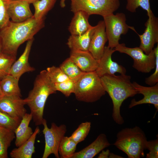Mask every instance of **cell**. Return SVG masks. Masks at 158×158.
Returning <instances> with one entry per match:
<instances>
[{"label":"cell","instance_id":"obj_1","mask_svg":"<svg viewBox=\"0 0 158 158\" xmlns=\"http://www.w3.org/2000/svg\"><path fill=\"white\" fill-rule=\"evenodd\" d=\"M44 19L38 20L33 16L24 21H10L0 30L2 52L16 56L19 46L33 36L44 26Z\"/></svg>","mask_w":158,"mask_h":158},{"label":"cell","instance_id":"obj_2","mask_svg":"<svg viewBox=\"0 0 158 158\" xmlns=\"http://www.w3.org/2000/svg\"><path fill=\"white\" fill-rule=\"evenodd\" d=\"M130 79V76L126 74L118 75L106 74L100 78L102 85L112 102V118L115 122L120 125L124 123L120 113V108L123 102L128 97L138 94Z\"/></svg>","mask_w":158,"mask_h":158},{"label":"cell","instance_id":"obj_3","mask_svg":"<svg viewBox=\"0 0 158 158\" xmlns=\"http://www.w3.org/2000/svg\"><path fill=\"white\" fill-rule=\"evenodd\" d=\"M54 84L49 77L46 70L41 71L37 76L33 89L28 97L24 99L28 106L32 119L36 126L42 125L44 120V109L47 100L49 95L55 93Z\"/></svg>","mask_w":158,"mask_h":158},{"label":"cell","instance_id":"obj_4","mask_svg":"<svg viewBox=\"0 0 158 158\" xmlns=\"http://www.w3.org/2000/svg\"><path fill=\"white\" fill-rule=\"evenodd\" d=\"M147 140L144 132L139 126L126 128L117 134L114 145L125 153L128 158L144 157Z\"/></svg>","mask_w":158,"mask_h":158},{"label":"cell","instance_id":"obj_5","mask_svg":"<svg viewBox=\"0 0 158 158\" xmlns=\"http://www.w3.org/2000/svg\"><path fill=\"white\" fill-rule=\"evenodd\" d=\"M106 93L100 78L94 71L84 72L79 78L74 94L79 101L92 103L99 100Z\"/></svg>","mask_w":158,"mask_h":158},{"label":"cell","instance_id":"obj_6","mask_svg":"<svg viewBox=\"0 0 158 158\" xmlns=\"http://www.w3.org/2000/svg\"><path fill=\"white\" fill-rule=\"evenodd\" d=\"M71 0V11L73 13L81 11L90 16L96 14L103 17L113 13L120 6L119 0Z\"/></svg>","mask_w":158,"mask_h":158},{"label":"cell","instance_id":"obj_7","mask_svg":"<svg viewBox=\"0 0 158 158\" xmlns=\"http://www.w3.org/2000/svg\"><path fill=\"white\" fill-rule=\"evenodd\" d=\"M109 47L114 49L119 43L122 35L127 33L131 26L126 23L125 15L118 13H111L103 17Z\"/></svg>","mask_w":158,"mask_h":158},{"label":"cell","instance_id":"obj_8","mask_svg":"<svg viewBox=\"0 0 158 158\" xmlns=\"http://www.w3.org/2000/svg\"><path fill=\"white\" fill-rule=\"evenodd\" d=\"M114 49L116 51L132 57L133 60V67L139 72L149 73L155 68V56L154 49L147 54L139 47H128L124 43L119 44Z\"/></svg>","mask_w":158,"mask_h":158},{"label":"cell","instance_id":"obj_9","mask_svg":"<svg viewBox=\"0 0 158 158\" xmlns=\"http://www.w3.org/2000/svg\"><path fill=\"white\" fill-rule=\"evenodd\" d=\"M42 125V130L44 135L45 145L42 158H47L53 154L57 158L59 157L58 149L60 143L66 132V127L65 124L57 126L52 123L50 128L47 126L46 120L44 119Z\"/></svg>","mask_w":158,"mask_h":158},{"label":"cell","instance_id":"obj_10","mask_svg":"<svg viewBox=\"0 0 158 158\" xmlns=\"http://www.w3.org/2000/svg\"><path fill=\"white\" fill-rule=\"evenodd\" d=\"M148 16V18L145 23L146 28L142 34H138L133 27L130 28L138 35L140 40L139 47L147 54L151 52L154 44L158 42V18L153 13Z\"/></svg>","mask_w":158,"mask_h":158},{"label":"cell","instance_id":"obj_11","mask_svg":"<svg viewBox=\"0 0 158 158\" xmlns=\"http://www.w3.org/2000/svg\"><path fill=\"white\" fill-rule=\"evenodd\" d=\"M16 95L4 96L0 99V111L9 116L21 119L26 113L24 99Z\"/></svg>","mask_w":158,"mask_h":158},{"label":"cell","instance_id":"obj_12","mask_svg":"<svg viewBox=\"0 0 158 158\" xmlns=\"http://www.w3.org/2000/svg\"><path fill=\"white\" fill-rule=\"evenodd\" d=\"M115 51L114 49L105 46L103 54L99 60L98 67L95 71L100 78L106 74H114L116 73L126 74V68L112 59V55Z\"/></svg>","mask_w":158,"mask_h":158},{"label":"cell","instance_id":"obj_13","mask_svg":"<svg viewBox=\"0 0 158 158\" xmlns=\"http://www.w3.org/2000/svg\"><path fill=\"white\" fill-rule=\"evenodd\" d=\"M108 41L104 20L99 21L92 35L88 49L94 58L99 60L102 56Z\"/></svg>","mask_w":158,"mask_h":158},{"label":"cell","instance_id":"obj_14","mask_svg":"<svg viewBox=\"0 0 158 158\" xmlns=\"http://www.w3.org/2000/svg\"><path fill=\"white\" fill-rule=\"evenodd\" d=\"M8 13L11 21L20 22L33 16L30 8V4L19 0H5Z\"/></svg>","mask_w":158,"mask_h":158},{"label":"cell","instance_id":"obj_15","mask_svg":"<svg viewBox=\"0 0 158 158\" xmlns=\"http://www.w3.org/2000/svg\"><path fill=\"white\" fill-rule=\"evenodd\" d=\"M132 84L134 88L138 91V94H141L144 96L142 99L136 101L132 99L129 105V108L140 104H153L157 110H158V83L150 87L141 85L136 82Z\"/></svg>","mask_w":158,"mask_h":158},{"label":"cell","instance_id":"obj_16","mask_svg":"<svg viewBox=\"0 0 158 158\" xmlns=\"http://www.w3.org/2000/svg\"><path fill=\"white\" fill-rule=\"evenodd\" d=\"M69 58L84 72L95 71L98 66L99 60L88 51L71 50Z\"/></svg>","mask_w":158,"mask_h":158},{"label":"cell","instance_id":"obj_17","mask_svg":"<svg viewBox=\"0 0 158 158\" xmlns=\"http://www.w3.org/2000/svg\"><path fill=\"white\" fill-rule=\"evenodd\" d=\"M33 40L34 38H33L27 41L23 54L12 65L9 75L19 80L21 76L24 73L35 70V68L31 67L28 62L29 54Z\"/></svg>","mask_w":158,"mask_h":158},{"label":"cell","instance_id":"obj_18","mask_svg":"<svg viewBox=\"0 0 158 158\" xmlns=\"http://www.w3.org/2000/svg\"><path fill=\"white\" fill-rule=\"evenodd\" d=\"M110 145L106 135L101 133L89 145L79 151L75 152L72 158H92Z\"/></svg>","mask_w":158,"mask_h":158},{"label":"cell","instance_id":"obj_19","mask_svg":"<svg viewBox=\"0 0 158 158\" xmlns=\"http://www.w3.org/2000/svg\"><path fill=\"white\" fill-rule=\"evenodd\" d=\"M68 27V30L71 35H80L86 32L92 26L88 19L90 16L86 12L81 11L74 13Z\"/></svg>","mask_w":158,"mask_h":158},{"label":"cell","instance_id":"obj_20","mask_svg":"<svg viewBox=\"0 0 158 158\" xmlns=\"http://www.w3.org/2000/svg\"><path fill=\"white\" fill-rule=\"evenodd\" d=\"M40 132L37 126L30 137L17 148L13 149L10 153L11 158H31L35 153V143L37 135Z\"/></svg>","mask_w":158,"mask_h":158},{"label":"cell","instance_id":"obj_21","mask_svg":"<svg viewBox=\"0 0 158 158\" xmlns=\"http://www.w3.org/2000/svg\"><path fill=\"white\" fill-rule=\"evenodd\" d=\"M32 119V114L27 113L22 117L20 123L14 131L15 135V144L18 147L27 140L33 133L32 129L29 126Z\"/></svg>","mask_w":158,"mask_h":158},{"label":"cell","instance_id":"obj_22","mask_svg":"<svg viewBox=\"0 0 158 158\" xmlns=\"http://www.w3.org/2000/svg\"><path fill=\"white\" fill-rule=\"evenodd\" d=\"M95 26H92L85 33L80 35H71L67 44L71 50L88 51L92 35Z\"/></svg>","mask_w":158,"mask_h":158},{"label":"cell","instance_id":"obj_23","mask_svg":"<svg viewBox=\"0 0 158 158\" xmlns=\"http://www.w3.org/2000/svg\"><path fill=\"white\" fill-rule=\"evenodd\" d=\"M19 80L10 75L0 81V85L4 96L16 95L21 97L18 85Z\"/></svg>","mask_w":158,"mask_h":158},{"label":"cell","instance_id":"obj_24","mask_svg":"<svg viewBox=\"0 0 158 158\" xmlns=\"http://www.w3.org/2000/svg\"><path fill=\"white\" fill-rule=\"evenodd\" d=\"M15 138L13 130L0 126V158L8 157V149Z\"/></svg>","mask_w":158,"mask_h":158},{"label":"cell","instance_id":"obj_25","mask_svg":"<svg viewBox=\"0 0 158 158\" xmlns=\"http://www.w3.org/2000/svg\"><path fill=\"white\" fill-rule=\"evenodd\" d=\"M78 144L70 137L65 136L59 145L58 151L61 158H72L76 148Z\"/></svg>","mask_w":158,"mask_h":158},{"label":"cell","instance_id":"obj_26","mask_svg":"<svg viewBox=\"0 0 158 158\" xmlns=\"http://www.w3.org/2000/svg\"><path fill=\"white\" fill-rule=\"evenodd\" d=\"M57 0H37L32 4L35 8L33 17L36 20L44 19L46 14L53 8Z\"/></svg>","mask_w":158,"mask_h":158},{"label":"cell","instance_id":"obj_27","mask_svg":"<svg viewBox=\"0 0 158 158\" xmlns=\"http://www.w3.org/2000/svg\"><path fill=\"white\" fill-rule=\"evenodd\" d=\"M59 67L70 79L76 81L85 72L82 71L69 58L66 59Z\"/></svg>","mask_w":158,"mask_h":158},{"label":"cell","instance_id":"obj_28","mask_svg":"<svg viewBox=\"0 0 158 158\" xmlns=\"http://www.w3.org/2000/svg\"><path fill=\"white\" fill-rule=\"evenodd\" d=\"M16 56L2 52L0 54V81L9 74Z\"/></svg>","mask_w":158,"mask_h":158},{"label":"cell","instance_id":"obj_29","mask_svg":"<svg viewBox=\"0 0 158 158\" xmlns=\"http://www.w3.org/2000/svg\"><path fill=\"white\" fill-rule=\"evenodd\" d=\"M91 127L90 122L86 121L82 123L70 137L78 144L85 139L89 133Z\"/></svg>","mask_w":158,"mask_h":158},{"label":"cell","instance_id":"obj_30","mask_svg":"<svg viewBox=\"0 0 158 158\" xmlns=\"http://www.w3.org/2000/svg\"><path fill=\"white\" fill-rule=\"evenodd\" d=\"M46 71L50 79L54 84L70 79L59 67L53 66L48 67Z\"/></svg>","mask_w":158,"mask_h":158},{"label":"cell","instance_id":"obj_31","mask_svg":"<svg viewBox=\"0 0 158 158\" xmlns=\"http://www.w3.org/2000/svg\"><path fill=\"white\" fill-rule=\"evenodd\" d=\"M126 9L128 11L134 13L136 9L140 7L146 10L148 16L153 13L150 7L149 0H127Z\"/></svg>","mask_w":158,"mask_h":158},{"label":"cell","instance_id":"obj_32","mask_svg":"<svg viewBox=\"0 0 158 158\" xmlns=\"http://www.w3.org/2000/svg\"><path fill=\"white\" fill-rule=\"evenodd\" d=\"M76 81L69 79L63 82L54 83L56 90L61 92L65 96L69 97L74 93Z\"/></svg>","mask_w":158,"mask_h":158},{"label":"cell","instance_id":"obj_33","mask_svg":"<svg viewBox=\"0 0 158 158\" xmlns=\"http://www.w3.org/2000/svg\"><path fill=\"white\" fill-rule=\"evenodd\" d=\"M21 119L11 117L0 111V126L10 129L14 131Z\"/></svg>","mask_w":158,"mask_h":158},{"label":"cell","instance_id":"obj_34","mask_svg":"<svg viewBox=\"0 0 158 158\" xmlns=\"http://www.w3.org/2000/svg\"><path fill=\"white\" fill-rule=\"evenodd\" d=\"M5 0H0V30L6 26L10 23Z\"/></svg>","mask_w":158,"mask_h":158},{"label":"cell","instance_id":"obj_35","mask_svg":"<svg viewBox=\"0 0 158 158\" xmlns=\"http://www.w3.org/2000/svg\"><path fill=\"white\" fill-rule=\"evenodd\" d=\"M155 56V66L154 73L145 79V82L147 85L152 86L158 82V44L153 49Z\"/></svg>","mask_w":158,"mask_h":158},{"label":"cell","instance_id":"obj_36","mask_svg":"<svg viewBox=\"0 0 158 158\" xmlns=\"http://www.w3.org/2000/svg\"><path fill=\"white\" fill-rule=\"evenodd\" d=\"M146 149L149 151V152L146 154L147 158H158V138L147 141Z\"/></svg>","mask_w":158,"mask_h":158},{"label":"cell","instance_id":"obj_37","mask_svg":"<svg viewBox=\"0 0 158 158\" xmlns=\"http://www.w3.org/2000/svg\"><path fill=\"white\" fill-rule=\"evenodd\" d=\"M109 150L107 149L106 150H102V152L98 156V158H109L110 153Z\"/></svg>","mask_w":158,"mask_h":158},{"label":"cell","instance_id":"obj_38","mask_svg":"<svg viewBox=\"0 0 158 158\" xmlns=\"http://www.w3.org/2000/svg\"><path fill=\"white\" fill-rule=\"evenodd\" d=\"M123 158L122 157L115 154L112 153L110 152L109 158Z\"/></svg>","mask_w":158,"mask_h":158},{"label":"cell","instance_id":"obj_39","mask_svg":"<svg viewBox=\"0 0 158 158\" xmlns=\"http://www.w3.org/2000/svg\"><path fill=\"white\" fill-rule=\"evenodd\" d=\"M66 0H61L60 1V5L61 7L64 8L65 6V1Z\"/></svg>","mask_w":158,"mask_h":158},{"label":"cell","instance_id":"obj_40","mask_svg":"<svg viewBox=\"0 0 158 158\" xmlns=\"http://www.w3.org/2000/svg\"><path fill=\"white\" fill-rule=\"evenodd\" d=\"M21 0L23 1H25L26 2H27L29 3L30 4H32L35 1L37 0Z\"/></svg>","mask_w":158,"mask_h":158},{"label":"cell","instance_id":"obj_41","mask_svg":"<svg viewBox=\"0 0 158 158\" xmlns=\"http://www.w3.org/2000/svg\"><path fill=\"white\" fill-rule=\"evenodd\" d=\"M4 96L0 85V99Z\"/></svg>","mask_w":158,"mask_h":158},{"label":"cell","instance_id":"obj_42","mask_svg":"<svg viewBox=\"0 0 158 158\" xmlns=\"http://www.w3.org/2000/svg\"><path fill=\"white\" fill-rule=\"evenodd\" d=\"M2 53V48H1V43L0 42V54Z\"/></svg>","mask_w":158,"mask_h":158}]
</instances>
